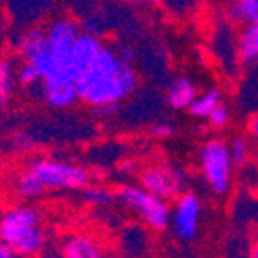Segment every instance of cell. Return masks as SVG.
<instances>
[{
    "mask_svg": "<svg viewBox=\"0 0 258 258\" xmlns=\"http://www.w3.org/2000/svg\"><path fill=\"white\" fill-rule=\"evenodd\" d=\"M139 89V73L131 60L105 46L77 81L79 101L101 112H114Z\"/></svg>",
    "mask_w": 258,
    "mask_h": 258,
    "instance_id": "obj_1",
    "label": "cell"
},
{
    "mask_svg": "<svg viewBox=\"0 0 258 258\" xmlns=\"http://www.w3.org/2000/svg\"><path fill=\"white\" fill-rule=\"evenodd\" d=\"M0 240L15 256H37L46 248V231L41 227V213L29 205H17L0 217Z\"/></svg>",
    "mask_w": 258,
    "mask_h": 258,
    "instance_id": "obj_2",
    "label": "cell"
},
{
    "mask_svg": "<svg viewBox=\"0 0 258 258\" xmlns=\"http://www.w3.org/2000/svg\"><path fill=\"white\" fill-rule=\"evenodd\" d=\"M199 165L205 184L215 197H227L233 186L235 163L229 153V143L223 139H209L199 149Z\"/></svg>",
    "mask_w": 258,
    "mask_h": 258,
    "instance_id": "obj_3",
    "label": "cell"
},
{
    "mask_svg": "<svg viewBox=\"0 0 258 258\" xmlns=\"http://www.w3.org/2000/svg\"><path fill=\"white\" fill-rule=\"evenodd\" d=\"M116 201L122 203L128 211H133L151 231H165L169 229V215L171 209L165 199L149 192L145 186H131L124 184L116 190Z\"/></svg>",
    "mask_w": 258,
    "mask_h": 258,
    "instance_id": "obj_4",
    "label": "cell"
},
{
    "mask_svg": "<svg viewBox=\"0 0 258 258\" xmlns=\"http://www.w3.org/2000/svg\"><path fill=\"white\" fill-rule=\"evenodd\" d=\"M29 169L48 190H81L91 182V174L87 167L64 159L41 157L31 161Z\"/></svg>",
    "mask_w": 258,
    "mask_h": 258,
    "instance_id": "obj_5",
    "label": "cell"
},
{
    "mask_svg": "<svg viewBox=\"0 0 258 258\" xmlns=\"http://www.w3.org/2000/svg\"><path fill=\"white\" fill-rule=\"evenodd\" d=\"M203 201L195 192H182L171 207L169 229L180 244H192L201 235Z\"/></svg>",
    "mask_w": 258,
    "mask_h": 258,
    "instance_id": "obj_6",
    "label": "cell"
},
{
    "mask_svg": "<svg viewBox=\"0 0 258 258\" xmlns=\"http://www.w3.org/2000/svg\"><path fill=\"white\" fill-rule=\"evenodd\" d=\"M186 174L180 167L171 165H153L141 171V186L161 199H178L184 192Z\"/></svg>",
    "mask_w": 258,
    "mask_h": 258,
    "instance_id": "obj_7",
    "label": "cell"
},
{
    "mask_svg": "<svg viewBox=\"0 0 258 258\" xmlns=\"http://www.w3.org/2000/svg\"><path fill=\"white\" fill-rule=\"evenodd\" d=\"M199 95L197 85L190 77H176L167 85L165 91V101L169 107L174 110H188V105L195 101V97Z\"/></svg>",
    "mask_w": 258,
    "mask_h": 258,
    "instance_id": "obj_8",
    "label": "cell"
},
{
    "mask_svg": "<svg viewBox=\"0 0 258 258\" xmlns=\"http://www.w3.org/2000/svg\"><path fill=\"white\" fill-rule=\"evenodd\" d=\"M60 254L67 258H99L103 256L101 246L89 235H69L60 246Z\"/></svg>",
    "mask_w": 258,
    "mask_h": 258,
    "instance_id": "obj_9",
    "label": "cell"
},
{
    "mask_svg": "<svg viewBox=\"0 0 258 258\" xmlns=\"http://www.w3.org/2000/svg\"><path fill=\"white\" fill-rule=\"evenodd\" d=\"M17 69H19L17 58H13V56L0 58V114L7 110V105L11 103L15 89L19 85Z\"/></svg>",
    "mask_w": 258,
    "mask_h": 258,
    "instance_id": "obj_10",
    "label": "cell"
},
{
    "mask_svg": "<svg viewBox=\"0 0 258 258\" xmlns=\"http://www.w3.org/2000/svg\"><path fill=\"white\" fill-rule=\"evenodd\" d=\"M149 227L145 225H133L122 231V238H120V246L126 254H133V256H139V254H145L151 246V240H149Z\"/></svg>",
    "mask_w": 258,
    "mask_h": 258,
    "instance_id": "obj_11",
    "label": "cell"
},
{
    "mask_svg": "<svg viewBox=\"0 0 258 258\" xmlns=\"http://www.w3.org/2000/svg\"><path fill=\"white\" fill-rule=\"evenodd\" d=\"M225 15L235 25H250L258 21V0H229Z\"/></svg>",
    "mask_w": 258,
    "mask_h": 258,
    "instance_id": "obj_12",
    "label": "cell"
},
{
    "mask_svg": "<svg viewBox=\"0 0 258 258\" xmlns=\"http://www.w3.org/2000/svg\"><path fill=\"white\" fill-rule=\"evenodd\" d=\"M238 56L244 64L258 62V21L250 25H244L238 37Z\"/></svg>",
    "mask_w": 258,
    "mask_h": 258,
    "instance_id": "obj_13",
    "label": "cell"
},
{
    "mask_svg": "<svg viewBox=\"0 0 258 258\" xmlns=\"http://www.w3.org/2000/svg\"><path fill=\"white\" fill-rule=\"evenodd\" d=\"M13 188H15V195H17L19 199H37V197H41V195H44V192L48 190L29 167H27L25 171H21V174L15 176Z\"/></svg>",
    "mask_w": 258,
    "mask_h": 258,
    "instance_id": "obj_14",
    "label": "cell"
},
{
    "mask_svg": "<svg viewBox=\"0 0 258 258\" xmlns=\"http://www.w3.org/2000/svg\"><path fill=\"white\" fill-rule=\"evenodd\" d=\"M221 101H223L221 91L213 87V89H207L205 93H199V95L195 97V101L188 105V112H190V116H195V118H199V120H207V118L211 116V112H213Z\"/></svg>",
    "mask_w": 258,
    "mask_h": 258,
    "instance_id": "obj_15",
    "label": "cell"
},
{
    "mask_svg": "<svg viewBox=\"0 0 258 258\" xmlns=\"http://www.w3.org/2000/svg\"><path fill=\"white\" fill-rule=\"evenodd\" d=\"M81 199L87 203V205H93V207H105V205H112L114 203L116 195H112L107 188L87 184L85 188H81Z\"/></svg>",
    "mask_w": 258,
    "mask_h": 258,
    "instance_id": "obj_16",
    "label": "cell"
},
{
    "mask_svg": "<svg viewBox=\"0 0 258 258\" xmlns=\"http://www.w3.org/2000/svg\"><path fill=\"white\" fill-rule=\"evenodd\" d=\"M17 79H19V85L23 89H35V87L41 89V73L29 62H19Z\"/></svg>",
    "mask_w": 258,
    "mask_h": 258,
    "instance_id": "obj_17",
    "label": "cell"
},
{
    "mask_svg": "<svg viewBox=\"0 0 258 258\" xmlns=\"http://www.w3.org/2000/svg\"><path fill=\"white\" fill-rule=\"evenodd\" d=\"M229 153H231V159H233L235 167H246L250 157H252L250 143L244 137H233L231 143H229Z\"/></svg>",
    "mask_w": 258,
    "mask_h": 258,
    "instance_id": "obj_18",
    "label": "cell"
},
{
    "mask_svg": "<svg viewBox=\"0 0 258 258\" xmlns=\"http://www.w3.org/2000/svg\"><path fill=\"white\" fill-rule=\"evenodd\" d=\"M207 122H209V126L213 128V131H225V128L229 126V122H231V112H229V107L221 101V103L211 112V116L207 118Z\"/></svg>",
    "mask_w": 258,
    "mask_h": 258,
    "instance_id": "obj_19",
    "label": "cell"
},
{
    "mask_svg": "<svg viewBox=\"0 0 258 258\" xmlns=\"http://www.w3.org/2000/svg\"><path fill=\"white\" fill-rule=\"evenodd\" d=\"M149 133H151V137H155V139H169V137L176 135V126L171 122H155Z\"/></svg>",
    "mask_w": 258,
    "mask_h": 258,
    "instance_id": "obj_20",
    "label": "cell"
},
{
    "mask_svg": "<svg viewBox=\"0 0 258 258\" xmlns=\"http://www.w3.org/2000/svg\"><path fill=\"white\" fill-rule=\"evenodd\" d=\"M248 135H250L254 141H258V114L248 120Z\"/></svg>",
    "mask_w": 258,
    "mask_h": 258,
    "instance_id": "obj_21",
    "label": "cell"
},
{
    "mask_svg": "<svg viewBox=\"0 0 258 258\" xmlns=\"http://www.w3.org/2000/svg\"><path fill=\"white\" fill-rule=\"evenodd\" d=\"M13 256H15V252L3 240H0V258H13Z\"/></svg>",
    "mask_w": 258,
    "mask_h": 258,
    "instance_id": "obj_22",
    "label": "cell"
},
{
    "mask_svg": "<svg viewBox=\"0 0 258 258\" xmlns=\"http://www.w3.org/2000/svg\"><path fill=\"white\" fill-rule=\"evenodd\" d=\"M250 254H252L254 258H258V242L254 244V248H252V252H250Z\"/></svg>",
    "mask_w": 258,
    "mask_h": 258,
    "instance_id": "obj_23",
    "label": "cell"
},
{
    "mask_svg": "<svg viewBox=\"0 0 258 258\" xmlns=\"http://www.w3.org/2000/svg\"><path fill=\"white\" fill-rule=\"evenodd\" d=\"M133 3H141V0H133Z\"/></svg>",
    "mask_w": 258,
    "mask_h": 258,
    "instance_id": "obj_24",
    "label": "cell"
},
{
    "mask_svg": "<svg viewBox=\"0 0 258 258\" xmlns=\"http://www.w3.org/2000/svg\"><path fill=\"white\" fill-rule=\"evenodd\" d=\"M0 3H5V0H0Z\"/></svg>",
    "mask_w": 258,
    "mask_h": 258,
    "instance_id": "obj_25",
    "label": "cell"
}]
</instances>
